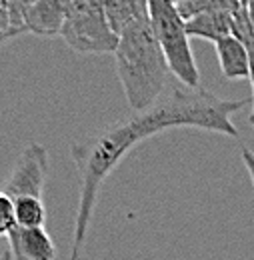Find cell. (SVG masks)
Masks as SVG:
<instances>
[{
	"mask_svg": "<svg viewBox=\"0 0 254 260\" xmlns=\"http://www.w3.org/2000/svg\"><path fill=\"white\" fill-rule=\"evenodd\" d=\"M64 2L60 0H26V32L36 36H56L62 30Z\"/></svg>",
	"mask_w": 254,
	"mask_h": 260,
	"instance_id": "ba28073f",
	"label": "cell"
},
{
	"mask_svg": "<svg viewBox=\"0 0 254 260\" xmlns=\"http://www.w3.org/2000/svg\"><path fill=\"white\" fill-rule=\"evenodd\" d=\"M214 48H216V54H218L220 70H223V74L226 78H230V80L250 78L248 54H246L244 46L234 36L223 38L220 42L214 44Z\"/></svg>",
	"mask_w": 254,
	"mask_h": 260,
	"instance_id": "9c48e42d",
	"label": "cell"
},
{
	"mask_svg": "<svg viewBox=\"0 0 254 260\" xmlns=\"http://www.w3.org/2000/svg\"><path fill=\"white\" fill-rule=\"evenodd\" d=\"M10 200L14 204L16 228H44L46 208L42 196H18Z\"/></svg>",
	"mask_w": 254,
	"mask_h": 260,
	"instance_id": "8fae6325",
	"label": "cell"
},
{
	"mask_svg": "<svg viewBox=\"0 0 254 260\" xmlns=\"http://www.w3.org/2000/svg\"><path fill=\"white\" fill-rule=\"evenodd\" d=\"M252 98L230 100L204 88L168 86L160 100L144 112L106 124L70 144V154L80 176V196L74 224L70 260L80 258L88 226L92 220L96 198L104 178L122 162V158L142 140L172 128H200L236 138L238 128L232 114L248 106Z\"/></svg>",
	"mask_w": 254,
	"mask_h": 260,
	"instance_id": "6da1fadb",
	"label": "cell"
},
{
	"mask_svg": "<svg viewBox=\"0 0 254 260\" xmlns=\"http://www.w3.org/2000/svg\"><path fill=\"white\" fill-rule=\"evenodd\" d=\"M14 24L10 16V0H0V44L14 38Z\"/></svg>",
	"mask_w": 254,
	"mask_h": 260,
	"instance_id": "5bb4252c",
	"label": "cell"
},
{
	"mask_svg": "<svg viewBox=\"0 0 254 260\" xmlns=\"http://www.w3.org/2000/svg\"><path fill=\"white\" fill-rule=\"evenodd\" d=\"M16 228L14 220V204L10 196L0 190V236H10V232Z\"/></svg>",
	"mask_w": 254,
	"mask_h": 260,
	"instance_id": "4fadbf2b",
	"label": "cell"
},
{
	"mask_svg": "<svg viewBox=\"0 0 254 260\" xmlns=\"http://www.w3.org/2000/svg\"><path fill=\"white\" fill-rule=\"evenodd\" d=\"M232 36L244 46L248 54L250 64V82H252V108H254V28L248 14V2H242V6L232 14Z\"/></svg>",
	"mask_w": 254,
	"mask_h": 260,
	"instance_id": "7c38bea8",
	"label": "cell"
},
{
	"mask_svg": "<svg viewBox=\"0 0 254 260\" xmlns=\"http://www.w3.org/2000/svg\"><path fill=\"white\" fill-rule=\"evenodd\" d=\"M14 260H54L56 248L44 228H14L8 236Z\"/></svg>",
	"mask_w": 254,
	"mask_h": 260,
	"instance_id": "8992f818",
	"label": "cell"
},
{
	"mask_svg": "<svg viewBox=\"0 0 254 260\" xmlns=\"http://www.w3.org/2000/svg\"><path fill=\"white\" fill-rule=\"evenodd\" d=\"M46 174H48V152L42 144L30 142L18 156L6 184L0 190L10 198L42 196Z\"/></svg>",
	"mask_w": 254,
	"mask_h": 260,
	"instance_id": "5b68a950",
	"label": "cell"
},
{
	"mask_svg": "<svg viewBox=\"0 0 254 260\" xmlns=\"http://www.w3.org/2000/svg\"><path fill=\"white\" fill-rule=\"evenodd\" d=\"M114 62L128 106L134 112L152 108L170 86V70L154 38L148 14L118 34Z\"/></svg>",
	"mask_w": 254,
	"mask_h": 260,
	"instance_id": "7a4b0ae2",
	"label": "cell"
},
{
	"mask_svg": "<svg viewBox=\"0 0 254 260\" xmlns=\"http://www.w3.org/2000/svg\"><path fill=\"white\" fill-rule=\"evenodd\" d=\"M0 260H14L12 258V252H10V250H4V252L0 254Z\"/></svg>",
	"mask_w": 254,
	"mask_h": 260,
	"instance_id": "e0dca14e",
	"label": "cell"
},
{
	"mask_svg": "<svg viewBox=\"0 0 254 260\" xmlns=\"http://www.w3.org/2000/svg\"><path fill=\"white\" fill-rule=\"evenodd\" d=\"M248 14H250V22H252V28H254V0L248 2Z\"/></svg>",
	"mask_w": 254,
	"mask_h": 260,
	"instance_id": "2e32d148",
	"label": "cell"
},
{
	"mask_svg": "<svg viewBox=\"0 0 254 260\" xmlns=\"http://www.w3.org/2000/svg\"><path fill=\"white\" fill-rule=\"evenodd\" d=\"M248 124L254 126V108H252V112H250V116H248Z\"/></svg>",
	"mask_w": 254,
	"mask_h": 260,
	"instance_id": "ac0fdd59",
	"label": "cell"
},
{
	"mask_svg": "<svg viewBox=\"0 0 254 260\" xmlns=\"http://www.w3.org/2000/svg\"><path fill=\"white\" fill-rule=\"evenodd\" d=\"M242 6V2H234L228 0L226 6L218 10H210L204 14L194 16L192 20L186 22V32L188 36L196 38H204L210 42H220L223 38L232 36V14Z\"/></svg>",
	"mask_w": 254,
	"mask_h": 260,
	"instance_id": "52a82bcc",
	"label": "cell"
},
{
	"mask_svg": "<svg viewBox=\"0 0 254 260\" xmlns=\"http://www.w3.org/2000/svg\"><path fill=\"white\" fill-rule=\"evenodd\" d=\"M60 36L80 54H114L118 44V36L108 24L102 0H64Z\"/></svg>",
	"mask_w": 254,
	"mask_h": 260,
	"instance_id": "277c9868",
	"label": "cell"
},
{
	"mask_svg": "<svg viewBox=\"0 0 254 260\" xmlns=\"http://www.w3.org/2000/svg\"><path fill=\"white\" fill-rule=\"evenodd\" d=\"M242 162H244L248 174H250V180H252V186H254V152L252 150L242 148Z\"/></svg>",
	"mask_w": 254,
	"mask_h": 260,
	"instance_id": "9a60e30c",
	"label": "cell"
},
{
	"mask_svg": "<svg viewBox=\"0 0 254 260\" xmlns=\"http://www.w3.org/2000/svg\"><path fill=\"white\" fill-rule=\"evenodd\" d=\"M148 16L170 74H174L186 88H202L200 72L190 48V36L186 32V22L180 18L174 2L150 0Z\"/></svg>",
	"mask_w": 254,
	"mask_h": 260,
	"instance_id": "3957f363",
	"label": "cell"
},
{
	"mask_svg": "<svg viewBox=\"0 0 254 260\" xmlns=\"http://www.w3.org/2000/svg\"><path fill=\"white\" fill-rule=\"evenodd\" d=\"M106 18L112 32L118 34L128 28L132 22L148 14V2L144 0H108L104 2Z\"/></svg>",
	"mask_w": 254,
	"mask_h": 260,
	"instance_id": "30bf717a",
	"label": "cell"
}]
</instances>
